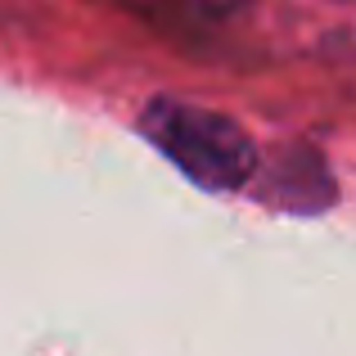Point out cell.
I'll use <instances>...</instances> for the list:
<instances>
[{
    "label": "cell",
    "instance_id": "6da1fadb",
    "mask_svg": "<svg viewBox=\"0 0 356 356\" xmlns=\"http://www.w3.org/2000/svg\"><path fill=\"white\" fill-rule=\"evenodd\" d=\"M140 131L163 149L167 163H176L194 185L203 190H239L252 176V140L243 136L239 122L226 113H208V108L181 104V99H154L140 113Z\"/></svg>",
    "mask_w": 356,
    "mask_h": 356
}]
</instances>
